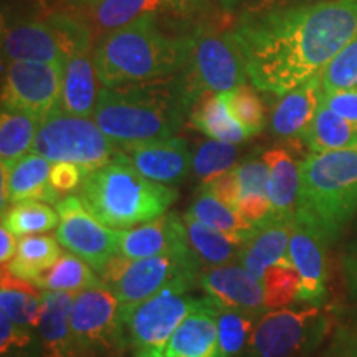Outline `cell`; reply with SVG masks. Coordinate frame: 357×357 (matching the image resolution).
Returning <instances> with one entry per match:
<instances>
[{"instance_id":"6da1fadb","label":"cell","mask_w":357,"mask_h":357,"mask_svg":"<svg viewBox=\"0 0 357 357\" xmlns=\"http://www.w3.org/2000/svg\"><path fill=\"white\" fill-rule=\"evenodd\" d=\"M234 33L253 86L281 96L321 75L357 37V0H318L243 13Z\"/></svg>"},{"instance_id":"7a4b0ae2","label":"cell","mask_w":357,"mask_h":357,"mask_svg":"<svg viewBox=\"0 0 357 357\" xmlns=\"http://www.w3.org/2000/svg\"><path fill=\"white\" fill-rule=\"evenodd\" d=\"M181 75L128 86H101L95 119L119 147L169 139L192 113Z\"/></svg>"},{"instance_id":"3957f363","label":"cell","mask_w":357,"mask_h":357,"mask_svg":"<svg viewBox=\"0 0 357 357\" xmlns=\"http://www.w3.org/2000/svg\"><path fill=\"white\" fill-rule=\"evenodd\" d=\"M189 37H169L155 13L98 37L93 58L101 86L116 88L174 77L187 60Z\"/></svg>"},{"instance_id":"277c9868","label":"cell","mask_w":357,"mask_h":357,"mask_svg":"<svg viewBox=\"0 0 357 357\" xmlns=\"http://www.w3.org/2000/svg\"><path fill=\"white\" fill-rule=\"evenodd\" d=\"M78 197L102 225L126 230L167 213L178 192L141 176L119 153L106 166L84 176Z\"/></svg>"},{"instance_id":"5b68a950","label":"cell","mask_w":357,"mask_h":357,"mask_svg":"<svg viewBox=\"0 0 357 357\" xmlns=\"http://www.w3.org/2000/svg\"><path fill=\"white\" fill-rule=\"evenodd\" d=\"M357 211V147L311 153L301 160L298 212L334 242Z\"/></svg>"},{"instance_id":"8992f818","label":"cell","mask_w":357,"mask_h":357,"mask_svg":"<svg viewBox=\"0 0 357 357\" xmlns=\"http://www.w3.org/2000/svg\"><path fill=\"white\" fill-rule=\"evenodd\" d=\"M93 35L88 22L75 12L3 15L2 61H35L65 68L71 56L95 47Z\"/></svg>"},{"instance_id":"52a82bcc","label":"cell","mask_w":357,"mask_h":357,"mask_svg":"<svg viewBox=\"0 0 357 357\" xmlns=\"http://www.w3.org/2000/svg\"><path fill=\"white\" fill-rule=\"evenodd\" d=\"M178 75L194 106L205 95L230 93L247 84L250 79L242 48L236 42L234 30H197L192 33L185 65Z\"/></svg>"},{"instance_id":"ba28073f","label":"cell","mask_w":357,"mask_h":357,"mask_svg":"<svg viewBox=\"0 0 357 357\" xmlns=\"http://www.w3.org/2000/svg\"><path fill=\"white\" fill-rule=\"evenodd\" d=\"M32 153L50 162H71L84 176L106 166L121 153V147L101 131L93 118L65 113L60 108L40 123Z\"/></svg>"},{"instance_id":"9c48e42d","label":"cell","mask_w":357,"mask_h":357,"mask_svg":"<svg viewBox=\"0 0 357 357\" xmlns=\"http://www.w3.org/2000/svg\"><path fill=\"white\" fill-rule=\"evenodd\" d=\"M202 271L194 253H171L142 260L114 255L101 271L123 310L139 305L178 281H197ZM199 283V281H197Z\"/></svg>"},{"instance_id":"30bf717a","label":"cell","mask_w":357,"mask_h":357,"mask_svg":"<svg viewBox=\"0 0 357 357\" xmlns=\"http://www.w3.org/2000/svg\"><path fill=\"white\" fill-rule=\"evenodd\" d=\"M197 281H178L149 300L121 311L123 337L136 349H164L177 328L211 298H199L192 289Z\"/></svg>"},{"instance_id":"8fae6325","label":"cell","mask_w":357,"mask_h":357,"mask_svg":"<svg viewBox=\"0 0 357 357\" xmlns=\"http://www.w3.org/2000/svg\"><path fill=\"white\" fill-rule=\"evenodd\" d=\"M55 208L60 215L58 242L101 275L111 258L119 253V230L96 220L78 195H65L55 204Z\"/></svg>"},{"instance_id":"7c38bea8","label":"cell","mask_w":357,"mask_h":357,"mask_svg":"<svg viewBox=\"0 0 357 357\" xmlns=\"http://www.w3.org/2000/svg\"><path fill=\"white\" fill-rule=\"evenodd\" d=\"M63 70L56 65L12 61L2 68V108L45 119L60 108Z\"/></svg>"},{"instance_id":"4fadbf2b","label":"cell","mask_w":357,"mask_h":357,"mask_svg":"<svg viewBox=\"0 0 357 357\" xmlns=\"http://www.w3.org/2000/svg\"><path fill=\"white\" fill-rule=\"evenodd\" d=\"M321 323L318 305L266 311L253 329L250 349L253 357H294L311 344L321 331Z\"/></svg>"},{"instance_id":"5bb4252c","label":"cell","mask_w":357,"mask_h":357,"mask_svg":"<svg viewBox=\"0 0 357 357\" xmlns=\"http://www.w3.org/2000/svg\"><path fill=\"white\" fill-rule=\"evenodd\" d=\"M70 326L77 347L109 346L123 336L121 305L105 283L75 294Z\"/></svg>"},{"instance_id":"9a60e30c","label":"cell","mask_w":357,"mask_h":357,"mask_svg":"<svg viewBox=\"0 0 357 357\" xmlns=\"http://www.w3.org/2000/svg\"><path fill=\"white\" fill-rule=\"evenodd\" d=\"M331 243L310 218L296 213L289 238L288 257L300 273L298 301L319 305L326 293V247Z\"/></svg>"},{"instance_id":"2e32d148","label":"cell","mask_w":357,"mask_h":357,"mask_svg":"<svg viewBox=\"0 0 357 357\" xmlns=\"http://www.w3.org/2000/svg\"><path fill=\"white\" fill-rule=\"evenodd\" d=\"M121 155L141 176L171 187L184 181L192 169L190 147L176 136L121 147Z\"/></svg>"},{"instance_id":"e0dca14e","label":"cell","mask_w":357,"mask_h":357,"mask_svg":"<svg viewBox=\"0 0 357 357\" xmlns=\"http://www.w3.org/2000/svg\"><path fill=\"white\" fill-rule=\"evenodd\" d=\"M199 287L218 305L261 316L268 311L260 280L243 266L229 265L205 268L199 273Z\"/></svg>"},{"instance_id":"ac0fdd59","label":"cell","mask_w":357,"mask_h":357,"mask_svg":"<svg viewBox=\"0 0 357 357\" xmlns=\"http://www.w3.org/2000/svg\"><path fill=\"white\" fill-rule=\"evenodd\" d=\"M171 253H192L184 218L176 213H164L139 227L119 230V255L142 260Z\"/></svg>"},{"instance_id":"d6986e66","label":"cell","mask_w":357,"mask_h":357,"mask_svg":"<svg viewBox=\"0 0 357 357\" xmlns=\"http://www.w3.org/2000/svg\"><path fill=\"white\" fill-rule=\"evenodd\" d=\"M50 160L33 153L24 155L12 166H2V174H0L2 212L7 211V204H19L24 200L56 204L60 200V194L50 184Z\"/></svg>"},{"instance_id":"ffe728a7","label":"cell","mask_w":357,"mask_h":357,"mask_svg":"<svg viewBox=\"0 0 357 357\" xmlns=\"http://www.w3.org/2000/svg\"><path fill=\"white\" fill-rule=\"evenodd\" d=\"M321 98L323 88L319 75L281 95L271 108L270 132L280 139L303 137L316 116Z\"/></svg>"},{"instance_id":"44dd1931","label":"cell","mask_w":357,"mask_h":357,"mask_svg":"<svg viewBox=\"0 0 357 357\" xmlns=\"http://www.w3.org/2000/svg\"><path fill=\"white\" fill-rule=\"evenodd\" d=\"M293 222L294 218L271 217L258 223L252 236L242 245L240 265L261 281L268 268L288 257Z\"/></svg>"},{"instance_id":"7402d4cb","label":"cell","mask_w":357,"mask_h":357,"mask_svg":"<svg viewBox=\"0 0 357 357\" xmlns=\"http://www.w3.org/2000/svg\"><path fill=\"white\" fill-rule=\"evenodd\" d=\"M95 58L91 50L79 52L66 61L61 79L60 109L65 113L93 118L96 111L100 89Z\"/></svg>"},{"instance_id":"603a6c76","label":"cell","mask_w":357,"mask_h":357,"mask_svg":"<svg viewBox=\"0 0 357 357\" xmlns=\"http://www.w3.org/2000/svg\"><path fill=\"white\" fill-rule=\"evenodd\" d=\"M268 166V199L273 217L294 218L300 202L301 162L284 147H273L261 155Z\"/></svg>"},{"instance_id":"cb8c5ba5","label":"cell","mask_w":357,"mask_h":357,"mask_svg":"<svg viewBox=\"0 0 357 357\" xmlns=\"http://www.w3.org/2000/svg\"><path fill=\"white\" fill-rule=\"evenodd\" d=\"M211 298V296H208ZM166 357H218L215 301L194 311L164 347Z\"/></svg>"},{"instance_id":"d4e9b609","label":"cell","mask_w":357,"mask_h":357,"mask_svg":"<svg viewBox=\"0 0 357 357\" xmlns=\"http://www.w3.org/2000/svg\"><path fill=\"white\" fill-rule=\"evenodd\" d=\"M77 293L43 291L38 331L45 357H75L77 344L70 326L71 303Z\"/></svg>"},{"instance_id":"484cf974","label":"cell","mask_w":357,"mask_h":357,"mask_svg":"<svg viewBox=\"0 0 357 357\" xmlns=\"http://www.w3.org/2000/svg\"><path fill=\"white\" fill-rule=\"evenodd\" d=\"M42 306L43 291H40L37 284L17 278L3 265L0 280V311L7 312L13 323L30 333L40 323Z\"/></svg>"},{"instance_id":"4316f807","label":"cell","mask_w":357,"mask_h":357,"mask_svg":"<svg viewBox=\"0 0 357 357\" xmlns=\"http://www.w3.org/2000/svg\"><path fill=\"white\" fill-rule=\"evenodd\" d=\"M190 121L194 128L204 132L208 139L240 144L252 137L245 131L242 124L231 116L229 106H227L225 93L205 95L192 109Z\"/></svg>"},{"instance_id":"83f0119b","label":"cell","mask_w":357,"mask_h":357,"mask_svg":"<svg viewBox=\"0 0 357 357\" xmlns=\"http://www.w3.org/2000/svg\"><path fill=\"white\" fill-rule=\"evenodd\" d=\"M240 182V200L236 211L248 222L258 223L273 217L268 199V166L263 158H250L236 166Z\"/></svg>"},{"instance_id":"f1b7e54d","label":"cell","mask_w":357,"mask_h":357,"mask_svg":"<svg viewBox=\"0 0 357 357\" xmlns=\"http://www.w3.org/2000/svg\"><path fill=\"white\" fill-rule=\"evenodd\" d=\"M182 218H184L187 242L202 270L229 265L238 260L242 245L187 213Z\"/></svg>"},{"instance_id":"f546056e","label":"cell","mask_w":357,"mask_h":357,"mask_svg":"<svg viewBox=\"0 0 357 357\" xmlns=\"http://www.w3.org/2000/svg\"><path fill=\"white\" fill-rule=\"evenodd\" d=\"M185 213L218 230L240 245L247 242L257 229L255 223L248 222L238 211L213 197L207 190H200V194L192 200Z\"/></svg>"},{"instance_id":"4dcf8cb0","label":"cell","mask_w":357,"mask_h":357,"mask_svg":"<svg viewBox=\"0 0 357 357\" xmlns=\"http://www.w3.org/2000/svg\"><path fill=\"white\" fill-rule=\"evenodd\" d=\"M167 7L166 0H100L96 6L84 10L93 33H109L123 29L141 17Z\"/></svg>"},{"instance_id":"1f68e13d","label":"cell","mask_w":357,"mask_h":357,"mask_svg":"<svg viewBox=\"0 0 357 357\" xmlns=\"http://www.w3.org/2000/svg\"><path fill=\"white\" fill-rule=\"evenodd\" d=\"M63 255L56 236L29 235L20 236L19 247L13 260L6 265L17 278L30 281L35 284L45 271L50 270ZM3 266V265H2Z\"/></svg>"},{"instance_id":"d6a6232c","label":"cell","mask_w":357,"mask_h":357,"mask_svg":"<svg viewBox=\"0 0 357 357\" xmlns=\"http://www.w3.org/2000/svg\"><path fill=\"white\" fill-rule=\"evenodd\" d=\"M301 139L310 147L311 153L352 149L357 147V126L321 102Z\"/></svg>"},{"instance_id":"836d02e7","label":"cell","mask_w":357,"mask_h":357,"mask_svg":"<svg viewBox=\"0 0 357 357\" xmlns=\"http://www.w3.org/2000/svg\"><path fill=\"white\" fill-rule=\"evenodd\" d=\"M42 119L25 111L2 108L0 113V164L12 166L32 151Z\"/></svg>"},{"instance_id":"e575fe53","label":"cell","mask_w":357,"mask_h":357,"mask_svg":"<svg viewBox=\"0 0 357 357\" xmlns=\"http://www.w3.org/2000/svg\"><path fill=\"white\" fill-rule=\"evenodd\" d=\"M102 281L98 280L91 266L75 253H63L50 270H47L35 284L43 291L79 293L83 289L98 287Z\"/></svg>"},{"instance_id":"d590c367","label":"cell","mask_w":357,"mask_h":357,"mask_svg":"<svg viewBox=\"0 0 357 357\" xmlns=\"http://www.w3.org/2000/svg\"><path fill=\"white\" fill-rule=\"evenodd\" d=\"M253 318L248 312L234 310L215 303L218 333V357H238L250 347L253 336Z\"/></svg>"},{"instance_id":"8d00e7d4","label":"cell","mask_w":357,"mask_h":357,"mask_svg":"<svg viewBox=\"0 0 357 357\" xmlns=\"http://www.w3.org/2000/svg\"><path fill=\"white\" fill-rule=\"evenodd\" d=\"M2 223L15 236H29L47 234L56 229L60 215L56 208L38 200H24L13 204L7 212L2 213Z\"/></svg>"},{"instance_id":"74e56055","label":"cell","mask_w":357,"mask_h":357,"mask_svg":"<svg viewBox=\"0 0 357 357\" xmlns=\"http://www.w3.org/2000/svg\"><path fill=\"white\" fill-rule=\"evenodd\" d=\"M236 162L238 147L229 142L205 139L192 153V172L202 187L235 169Z\"/></svg>"},{"instance_id":"f35d334b","label":"cell","mask_w":357,"mask_h":357,"mask_svg":"<svg viewBox=\"0 0 357 357\" xmlns=\"http://www.w3.org/2000/svg\"><path fill=\"white\" fill-rule=\"evenodd\" d=\"M263 291H265L266 310H280L287 307L293 301H298L301 288V278L296 268L293 266L289 257L270 266L261 278Z\"/></svg>"},{"instance_id":"ab89813d","label":"cell","mask_w":357,"mask_h":357,"mask_svg":"<svg viewBox=\"0 0 357 357\" xmlns=\"http://www.w3.org/2000/svg\"><path fill=\"white\" fill-rule=\"evenodd\" d=\"M225 100L231 116L242 124L250 136H255L263 131L266 124V116L255 86L243 84L234 91L225 93Z\"/></svg>"},{"instance_id":"60d3db41","label":"cell","mask_w":357,"mask_h":357,"mask_svg":"<svg viewBox=\"0 0 357 357\" xmlns=\"http://www.w3.org/2000/svg\"><path fill=\"white\" fill-rule=\"evenodd\" d=\"M319 77L323 93L357 88V37L329 61Z\"/></svg>"},{"instance_id":"b9f144b4","label":"cell","mask_w":357,"mask_h":357,"mask_svg":"<svg viewBox=\"0 0 357 357\" xmlns=\"http://www.w3.org/2000/svg\"><path fill=\"white\" fill-rule=\"evenodd\" d=\"M84 178L83 169L71 162H52L50 184L58 194H70L79 189Z\"/></svg>"},{"instance_id":"7bdbcfd3","label":"cell","mask_w":357,"mask_h":357,"mask_svg":"<svg viewBox=\"0 0 357 357\" xmlns=\"http://www.w3.org/2000/svg\"><path fill=\"white\" fill-rule=\"evenodd\" d=\"M200 190H207L208 194H212L213 197L222 200L223 204L230 205L236 211V205L240 200V182H238V174H236V167L231 171L225 172L223 176L217 177L215 181L208 182L207 185L200 187Z\"/></svg>"},{"instance_id":"ee69618b","label":"cell","mask_w":357,"mask_h":357,"mask_svg":"<svg viewBox=\"0 0 357 357\" xmlns=\"http://www.w3.org/2000/svg\"><path fill=\"white\" fill-rule=\"evenodd\" d=\"M218 2H220L223 10L229 13H236L240 17L243 13L271 10V8L298 6V3L318 2V0H218Z\"/></svg>"},{"instance_id":"f6af8a7d","label":"cell","mask_w":357,"mask_h":357,"mask_svg":"<svg viewBox=\"0 0 357 357\" xmlns=\"http://www.w3.org/2000/svg\"><path fill=\"white\" fill-rule=\"evenodd\" d=\"M321 102L346 121L357 126V88L336 93H323Z\"/></svg>"},{"instance_id":"bcb514c9","label":"cell","mask_w":357,"mask_h":357,"mask_svg":"<svg viewBox=\"0 0 357 357\" xmlns=\"http://www.w3.org/2000/svg\"><path fill=\"white\" fill-rule=\"evenodd\" d=\"M30 339L32 336L29 331L13 323L7 312L0 311V349H2V354H6L12 347L29 346Z\"/></svg>"},{"instance_id":"7dc6e473","label":"cell","mask_w":357,"mask_h":357,"mask_svg":"<svg viewBox=\"0 0 357 357\" xmlns=\"http://www.w3.org/2000/svg\"><path fill=\"white\" fill-rule=\"evenodd\" d=\"M17 247H19V243L15 242V235L2 223V227H0V263L2 265H8L13 260Z\"/></svg>"},{"instance_id":"c3c4849f","label":"cell","mask_w":357,"mask_h":357,"mask_svg":"<svg viewBox=\"0 0 357 357\" xmlns=\"http://www.w3.org/2000/svg\"><path fill=\"white\" fill-rule=\"evenodd\" d=\"M328 357H357V336L344 334L334 342Z\"/></svg>"},{"instance_id":"681fc988","label":"cell","mask_w":357,"mask_h":357,"mask_svg":"<svg viewBox=\"0 0 357 357\" xmlns=\"http://www.w3.org/2000/svg\"><path fill=\"white\" fill-rule=\"evenodd\" d=\"M207 0H166V6L177 13H190L202 7Z\"/></svg>"},{"instance_id":"f907efd6","label":"cell","mask_w":357,"mask_h":357,"mask_svg":"<svg viewBox=\"0 0 357 357\" xmlns=\"http://www.w3.org/2000/svg\"><path fill=\"white\" fill-rule=\"evenodd\" d=\"M63 2L68 6L70 8H73V10H88V8H91L93 6H96L100 0H63Z\"/></svg>"},{"instance_id":"816d5d0a","label":"cell","mask_w":357,"mask_h":357,"mask_svg":"<svg viewBox=\"0 0 357 357\" xmlns=\"http://www.w3.org/2000/svg\"><path fill=\"white\" fill-rule=\"evenodd\" d=\"M134 357H166L164 349H155V347H146V349H137Z\"/></svg>"}]
</instances>
